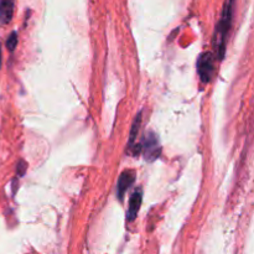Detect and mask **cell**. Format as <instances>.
<instances>
[{"mask_svg":"<svg viewBox=\"0 0 254 254\" xmlns=\"http://www.w3.org/2000/svg\"><path fill=\"white\" fill-rule=\"evenodd\" d=\"M233 4H235V0H227L226 4L223 5L222 16H221V20L217 26V31H216L215 46L216 50H217L220 60L223 59L226 52V37H227L228 31L231 29V24H232Z\"/></svg>","mask_w":254,"mask_h":254,"instance_id":"6da1fadb","label":"cell"},{"mask_svg":"<svg viewBox=\"0 0 254 254\" xmlns=\"http://www.w3.org/2000/svg\"><path fill=\"white\" fill-rule=\"evenodd\" d=\"M197 68L202 82L208 83L215 73V57L211 52H205L201 55L197 62Z\"/></svg>","mask_w":254,"mask_h":254,"instance_id":"7a4b0ae2","label":"cell"},{"mask_svg":"<svg viewBox=\"0 0 254 254\" xmlns=\"http://www.w3.org/2000/svg\"><path fill=\"white\" fill-rule=\"evenodd\" d=\"M141 149H143L146 160H150V161L155 160L161 151L160 144H159V140L158 138H156V135H154V134H149V135L145 138V141H144V145Z\"/></svg>","mask_w":254,"mask_h":254,"instance_id":"3957f363","label":"cell"},{"mask_svg":"<svg viewBox=\"0 0 254 254\" xmlns=\"http://www.w3.org/2000/svg\"><path fill=\"white\" fill-rule=\"evenodd\" d=\"M134 179H135V174H134L133 170H127L122 174L118 180V188H117V193H118L119 200H123L124 193L133 185Z\"/></svg>","mask_w":254,"mask_h":254,"instance_id":"277c9868","label":"cell"},{"mask_svg":"<svg viewBox=\"0 0 254 254\" xmlns=\"http://www.w3.org/2000/svg\"><path fill=\"white\" fill-rule=\"evenodd\" d=\"M15 0H0V24L6 25L14 15Z\"/></svg>","mask_w":254,"mask_h":254,"instance_id":"5b68a950","label":"cell"},{"mask_svg":"<svg viewBox=\"0 0 254 254\" xmlns=\"http://www.w3.org/2000/svg\"><path fill=\"white\" fill-rule=\"evenodd\" d=\"M141 196H143V193H141L140 189L134 191L133 195H131L130 201H129L128 215H127L128 216L129 221H133L134 218L136 217V215H138L139 208H140V205H141Z\"/></svg>","mask_w":254,"mask_h":254,"instance_id":"8992f818","label":"cell"},{"mask_svg":"<svg viewBox=\"0 0 254 254\" xmlns=\"http://www.w3.org/2000/svg\"><path fill=\"white\" fill-rule=\"evenodd\" d=\"M140 122H141V118H140V114H139V116L136 117L135 122H134L133 129H131L130 139H129V146L133 145L134 140H135V139H136V135H138V130H139V126H140Z\"/></svg>","mask_w":254,"mask_h":254,"instance_id":"52a82bcc","label":"cell"},{"mask_svg":"<svg viewBox=\"0 0 254 254\" xmlns=\"http://www.w3.org/2000/svg\"><path fill=\"white\" fill-rule=\"evenodd\" d=\"M16 45H17V34L16 32H12V34L9 36V39H7L6 46L10 51H14Z\"/></svg>","mask_w":254,"mask_h":254,"instance_id":"ba28073f","label":"cell"},{"mask_svg":"<svg viewBox=\"0 0 254 254\" xmlns=\"http://www.w3.org/2000/svg\"><path fill=\"white\" fill-rule=\"evenodd\" d=\"M25 168H26V165H25L24 161H20L19 165H17V170H19V175H22V174L25 173Z\"/></svg>","mask_w":254,"mask_h":254,"instance_id":"9c48e42d","label":"cell"},{"mask_svg":"<svg viewBox=\"0 0 254 254\" xmlns=\"http://www.w3.org/2000/svg\"><path fill=\"white\" fill-rule=\"evenodd\" d=\"M0 64H1V47H0Z\"/></svg>","mask_w":254,"mask_h":254,"instance_id":"30bf717a","label":"cell"}]
</instances>
